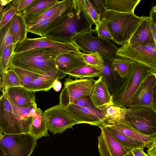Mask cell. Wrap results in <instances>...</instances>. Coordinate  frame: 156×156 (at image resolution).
<instances>
[{
	"mask_svg": "<svg viewBox=\"0 0 156 156\" xmlns=\"http://www.w3.org/2000/svg\"><path fill=\"white\" fill-rule=\"evenodd\" d=\"M7 98L15 115L23 128L25 133H28L37 108V104L35 103L28 108H20L16 106L10 98Z\"/></svg>",
	"mask_w": 156,
	"mask_h": 156,
	"instance_id": "603a6c76",
	"label": "cell"
},
{
	"mask_svg": "<svg viewBox=\"0 0 156 156\" xmlns=\"http://www.w3.org/2000/svg\"><path fill=\"white\" fill-rule=\"evenodd\" d=\"M126 109L114 105H111L102 111L107 124H112L121 119H124Z\"/></svg>",
	"mask_w": 156,
	"mask_h": 156,
	"instance_id": "1f68e13d",
	"label": "cell"
},
{
	"mask_svg": "<svg viewBox=\"0 0 156 156\" xmlns=\"http://www.w3.org/2000/svg\"><path fill=\"white\" fill-rule=\"evenodd\" d=\"M55 62L58 70L66 75L76 68L87 65L80 54L73 51L59 55Z\"/></svg>",
	"mask_w": 156,
	"mask_h": 156,
	"instance_id": "d6986e66",
	"label": "cell"
},
{
	"mask_svg": "<svg viewBox=\"0 0 156 156\" xmlns=\"http://www.w3.org/2000/svg\"><path fill=\"white\" fill-rule=\"evenodd\" d=\"M149 16L156 27V5L152 7Z\"/></svg>",
	"mask_w": 156,
	"mask_h": 156,
	"instance_id": "7dc6e473",
	"label": "cell"
},
{
	"mask_svg": "<svg viewBox=\"0 0 156 156\" xmlns=\"http://www.w3.org/2000/svg\"><path fill=\"white\" fill-rule=\"evenodd\" d=\"M151 27L155 44L156 46V27L151 20Z\"/></svg>",
	"mask_w": 156,
	"mask_h": 156,
	"instance_id": "681fc988",
	"label": "cell"
},
{
	"mask_svg": "<svg viewBox=\"0 0 156 156\" xmlns=\"http://www.w3.org/2000/svg\"><path fill=\"white\" fill-rule=\"evenodd\" d=\"M102 71L87 65L72 70L69 72L67 75H69L70 77L75 79H82L99 77L102 75Z\"/></svg>",
	"mask_w": 156,
	"mask_h": 156,
	"instance_id": "4dcf8cb0",
	"label": "cell"
},
{
	"mask_svg": "<svg viewBox=\"0 0 156 156\" xmlns=\"http://www.w3.org/2000/svg\"><path fill=\"white\" fill-rule=\"evenodd\" d=\"M66 75L59 71L51 74L41 75L32 82L22 86L30 91H48L52 87L55 80L62 79Z\"/></svg>",
	"mask_w": 156,
	"mask_h": 156,
	"instance_id": "7402d4cb",
	"label": "cell"
},
{
	"mask_svg": "<svg viewBox=\"0 0 156 156\" xmlns=\"http://www.w3.org/2000/svg\"><path fill=\"white\" fill-rule=\"evenodd\" d=\"M99 127L101 130L98 137L100 156H133L105 126Z\"/></svg>",
	"mask_w": 156,
	"mask_h": 156,
	"instance_id": "4fadbf2b",
	"label": "cell"
},
{
	"mask_svg": "<svg viewBox=\"0 0 156 156\" xmlns=\"http://www.w3.org/2000/svg\"><path fill=\"white\" fill-rule=\"evenodd\" d=\"M96 32L95 29L82 33L73 39L72 42L80 49L87 53L97 52L103 58L117 57V47L110 40L94 36L92 33Z\"/></svg>",
	"mask_w": 156,
	"mask_h": 156,
	"instance_id": "8992f818",
	"label": "cell"
},
{
	"mask_svg": "<svg viewBox=\"0 0 156 156\" xmlns=\"http://www.w3.org/2000/svg\"><path fill=\"white\" fill-rule=\"evenodd\" d=\"M151 73L148 67L133 61L129 74L113 97L114 105L127 108L139 87Z\"/></svg>",
	"mask_w": 156,
	"mask_h": 156,
	"instance_id": "277c9868",
	"label": "cell"
},
{
	"mask_svg": "<svg viewBox=\"0 0 156 156\" xmlns=\"http://www.w3.org/2000/svg\"><path fill=\"white\" fill-rule=\"evenodd\" d=\"M4 91L7 97L20 108H28L36 103L35 92L28 90L22 86L8 88Z\"/></svg>",
	"mask_w": 156,
	"mask_h": 156,
	"instance_id": "ac0fdd59",
	"label": "cell"
},
{
	"mask_svg": "<svg viewBox=\"0 0 156 156\" xmlns=\"http://www.w3.org/2000/svg\"><path fill=\"white\" fill-rule=\"evenodd\" d=\"M156 83V74L151 73L142 83L128 108L144 106L153 109V90Z\"/></svg>",
	"mask_w": 156,
	"mask_h": 156,
	"instance_id": "9a60e30c",
	"label": "cell"
},
{
	"mask_svg": "<svg viewBox=\"0 0 156 156\" xmlns=\"http://www.w3.org/2000/svg\"><path fill=\"white\" fill-rule=\"evenodd\" d=\"M16 13L15 8L10 3L4 9L3 7L0 8V28L8 23Z\"/></svg>",
	"mask_w": 156,
	"mask_h": 156,
	"instance_id": "ab89813d",
	"label": "cell"
},
{
	"mask_svg": "<svg viewBox=\"0 0 156 156\" xmlns=\"http://www.w3.org/2000/svg\"><path fill=\"white\" fill-rule=\"evenodd\" d=\"M116 55L129 58L148 67L156 74V46L149 45L133 44L127 43L118 48Z\"/></svg>",
	"mask_w": 156,
	"mask_h": 156,
	"instance_id": "ba28073f",
	"label": "cell"
},
{
	"mask_svg": "<svg viewBox=\"0 0 156 156\" xmlns=\"http://www.w3.org/2000/svg\"><path fill=\"white\" fill-rule=\"evenodd\" d=\"M44 112L37 108L29 133L36 140L43 136H49Z\"/></svg>",
	"mask_w": 156,
	"mask_h": 156,
	"instance_id": "484cf974",
	"label": "cell"
},
{
	"mask_svg": "<svg viewBox=\"0 0 156 156\" xmlns=\"http://www.w3.org/2000/svg\"><path fill=\"white\" fill-rule=\"evenodd\" d=\"M65 108L77 124L86 123L98 127L107 125L101 111L98 109L80 106L73 103Z\"/></svg>",
	"mask_w": 156,
	"mask_h": 156,
	"instance_id": "5bb4252c",
	"label": "cell"
},
{
	"mask_svg": "<svg viewBox=\"0 0 156 156\" xmlns=\"http://www.w3.org/2000/svg\"><path fill=\"white\" fill-rule=\"evenodd\" d=\"M73 104L80 106L98 109L95 108L94 105L91 101L90 96H86L80 98L75 101Z\"/></svg>",
	"mask_w": 156,
	"mask_h": 156,
	"instance_id": "7bdbcfd3",
	"label": "cell"
},
{
	"mask_svg": "<svg viewBox=\"0 0 156 156\" xmlns=\"http://www.w3.org/2000/svg\"><path fill=\"white\" fill-rule=\"evenodd\" d=\"M50 48L62 54L71 51L80 54V49L73 43H63L57 42L43 36L41 37L29 38L27 37L23 41L15 44L13 54L21 53L37 48Z\"/></svg>",
	"mask_w": 156,
	"mask_h": 156,
	"instance_id": "8fae6325",
	"label": "cell"
},
{
	"mask_svg": "<svg viewBox=\"0 0 156 156\" xmlns=\"http://www.w3.org/2000/svg\"><path fill=\"white\" fill-rule=\"evenodd\" d=\"M105 126L112 134L115 138L129 151L136 148L144 149L149 145L140 140L127 136L107 125Z\"/></svg>",
	"mask_w": 156,
	"mask_h": 156,
	"instance_id": "4316f807",
	"label": "cell"
},
{
	"mask_svg": "<svg viewBox=\"0 0 156 156\" xmlns=\"http://www.w3.org/2000/svg\"><path fill=\"white\" fill-rule=\"evenodd\" d=\"M13 0H2L0 1L1 6H3L8 4L12 1Z\"/></svg>",
	"mask_w": 156,
	"mask_h": 156,
	"instance_id": "816d5d0a",
	"label": "cell"
},
{
	"mask_svg": "<svg viewBox=\"0 0 156 156\" xmlns=\"http://www.w3.org/2000/svg\"><path fill=\"white\" fill-rule=\"evenodd\" d=\"M90 99L95 108L101 111L109 105H114L113 96L110 94L102 75L94 80Z\"/></svg>",
	"mask_w": 156,
	"mask_h": 156,
	"instance_id": "2e32d148",
	"label": "cell"
},
{
	"mask_svg": "<svg viewBox=\"0 0 156 156\" xmlns=\"http://www.w3.org/2000/svg\"><path fill=\"white\" fill-rule=\"evenodd\" d=\"M108 125L127 136L143 141L147 144L149 146L155 137L142 134L130 126L124 119H121L113 124Z\"/></svg>",
	"mask_w": 156,
	"mask_h": 156,
	"instance_id": "f1b7e54d",
	"label": "cell"
},
{
	"mask_svg": "<svg viewBox=\"0 0 156 156\" xmlns=\"http://www.w3.org/2000/svg\"><path fill=\"white\" fill-rule=\"evenodd\" d=\"M93 24L83 12L75 8L73 4L54 27L44 36L57 42L71 43L79 34L92 30Z\"/></svg>",
	"mask_w": 156,
	"mask_h": 156,
	"instance_id": "7a4b0ae2",
	"label": "cell"
},
{
	"mask_svg": "<svg viewBox=\"0 0 156 156\" xmlns=\"http://www.w3.org/2000/svg\"><path fill=\"white\" fill-rule=\"evenodd\" d=\"M11 20L12 42L15 45L27 37V27L22 12L16 13Z\"/></svg>",
	"mask_w": 156,
	"mask_h": 156,
	"instance_id": "cb8c5ba5",
	"label": "cell"
},
{
	"mask_svg": "<svg viewBox=\"0 0 156 156\" xmlns=\"http://www.w3.org/2000/svg\"><path fill=\"white\" fill-rule=\"evenodd\" d=\"M34 0H13L12 4L15 8L16 13H21Z\"/></svg>",
	"mask_w": 156,
	"mask_h": 156,
	"instance_id": "b9f144b4",
	"label": "cell"
},
{
	"mask_svg": "<svg viewBox=\"0 0 156 156\" xmlns=\"http://www.w3.org/2000/svg\"><path fill=\"white\" fill-rule=\"evenodd\" d=\"M13 44L5 47L0 53V74L9 69L10 62L15 46Z\"/></svg>",
	"mask_w": 156,
	"mask_h": 156,
	"instance_id": "f35d334b",
	"label": "cell"
},
{
	"mask_svg": "<svg viewBox=\"0 0 156 156\" xmlns=\"http://www.w3.org/2000/svg\"><path fill=\"white\" fill-rule=\"evenodd\" d=\"M134 13L107 10L100 16L105 19L108 29L116 44L123 46L129 42L143 19Z\"/></svg>",
	"mask_w": 156,
	"mask_h": 156,
	"instance_id": "3957f363",
	"label": "cell"
},
{
	"mask_svg": "<svg viewBox=\"0 0 156 156\" xmlns=\"http://www.w3.org/2000/svg\"><path fill=\"white\" fill-rule=\"evenodd\" d=\"M133 61L129 58L119 56L114 58L112 64L115 71L122 78L125 79L129 74Z\"/></svg>",
	"mask_w": 156,
	"mask_h": 156,
	"instance_id": "d6a6232c",
	"label": "cell"
},
{
	"mask_svg": "<svg viewBox=\"0 0 156 156\" xmlns=\"http://www.w3.org/2000/svg\"><path fill=\"white\" fill-rule=\"evenodd\" d=\"M73 7L83 11L94 24L96 30L101 21L100 16L90 0H73Z\"/></svg>",
	"mask_w": 156,
	"mask_h": 156,
	"instance_id": "f546056e",
	"label": "cell"
},
{
	"mask_svg": "<svg viewBox=\"0 0 156 156\" xmlns=\"http://www.w3.org/2000/svg\"><path fill=\"white\" fill-rule=\"evenodd\" d=\"M0 87L1 90L21 86L19 79L16 73L10 69L1 74L0 77Z\"/></svg>",
	"mask_w": 156,
	"mask_h": 156,
	"instance_id": "836d02e7",
	"label": "cell"
},
{
	"mask_svg": "<svg viewBox=\"0 0 156 156\" xmlns=\"http://www.w3.org/2000/svg\"><path fill=\"white\" fill-rule=\"evenodd\" d=\"M113 58H103L104 66L102 74L111 94L113 97L116 93L125 79L121 78L115 71L112 64Z\"/></svg>",
	"mask_w": 156,
	"mask_h": 156,
	"instance_id": "ffe728a7",
	"label": "cell"
},
{
	"mask_svg": "<svg viewBox=\"0 0 156 156\" xmlns=\"http://www.w3.org/2000/svg\"><path fill=\"white\" fill-rule=\"evenodd\" d=\"M93 78L72 79L66 78L64 87L59 97V105L66 108L76 100L83 97L90 96L94 86Z\"/></svg>",
	"mask_w": 156,
	"mask_h": 156,
	"instance_id": "9c48e42d",
	"label": "cell"
},
{
	"mask_svg": "<svg viewBox=\"0 0 156 156\" xmlns=\"http://www.w3.org/2000/svg\"><path fill=\"white\" fill-rule=\"evenodd\" d=\"M37 145L29 133L8 134L0 130V156H30Z\"/></svg>",
	"mask_w": 156,
	"mask_h": 156,
	"instance_id": "5b68a950",
	"label": "cell"
},
{
	"mask_svg": "<svg viewBox=\"0 0 156 156\" xmlns=\"http://www.w3.org/2000/svg\"><path fill=\"white\" fill-rule=\"evenodd\" d=\"M147 152L150 156H156V136L147 147Z\"/></svg>",
	"mask_w": 156,
	"mask_h": 156,
	"instance_id": "f6af8a7d",
	"label": "cell"
},
{
	"mask_svg": "<svg viewBox=\"0 0 156 156\" xmlns=\"http://www.w3.org/2000/svg\"><path fill=\"white\" fill-rule=\"evenodd\" d=\"M70 0H64L37 13L24 16L27 27L34 25L41 20L49 17L67 4Z\"/></svg>",
	"mask_w": 156,
	"mask_h": 156,
	"instance_id": "d4e9b609",
	"label": "cell"
},
{
	"mask_svg": "<svg viewBox=\"0 0 156 156\" xmlns=\"http://www.w3.org/2000/svg\"><path fill=\"white\" fill-rule=\"evenodd\" d=\"M62 83L61 82L57 80H55L54 83L52 88L56 92L59 91L62 88Z\"/></svg>",
	"mask_w": 156,
	"mask_h": 156,
	"instance_id": "c3c4849f",
	"label": "cell"
},
{
	"mask_svg": "<svg viewBox=\"0 0 156 156\" xmlns=\"http://www.w3.org/2000/svg\"><path fill=\"white\" fill-rule=\"evenodd\" d=\"M100 16L107 10L105 8L104 0H90Z\"/></svg>",
	"mask_w": 156,
	"mask_h": 156,
	"instance_id": "ee69618b",
	"label": "cell"
},
{
	"mask_svg": "<svg viewBox=\"0 0 156 156\" xmlns=\"http://www.w3.org/2000/svg\"><path fill=\"white\" fill-rule=\"evenodd\" d=\"M124 120L142 134L156 136V112L153 109L144 106L126 108Z\"/></svg>",
	"mask_w": 156,
	"mask_h": 156,
	"instance_id": "52a82bcc",
	"label": "cell"
},
{
	"mask_svg": "<svg viewBox=\"0 0 156 156\" xmlns=\"http://www.w3.org/2000/svg\"><path fill=\"white\" fill-rule=\"evenodd\" d=\"M73 0L61 8L52 16L45 19L38 23L27 27L28 32L41 37L53 29L62 16L73 5Z\"/></svg>",
	"mask_w": 156,
	"mask_h": 156,
	"instance_id": "e0dca14e",
	"label": "cell"
},
{
	"mask_svg": "<svg viewBox=\"0 0 156 156\" xmlns=\"http://www.w3.org/2000/svg\"><path fill=\"white\" fill-rule=\"evenodd\" d=\"M9 68L12 70L16 73L19 79L21 86L30 83L41 75L27 70L11 66H9Z\"/></svg>",
	"mask_w": 156,
	"mask_h": 156,
	"instance_id": "d590c367",
	"label": "cell"
},
{
	"mask_svg": "<svg viewBox=\"0 0 156 156\" xmlns=\"http://www.w3.org/2000/svg\"><path fill=\"white\" fill-rule=\"evenodd\" d=\"M153 109L156 112V83L153 90Z\"/></svg>",
	"mask_w": 156,
	"mask_h": 156,
	"instance_id": "f907efd6",
	"label": "cell"
},
{
	"mask_svg": "<svg viewBox=\"0 0 156 156\" xmlns=\"http://www.w3.org/2000/svg\"><path fill=\"white\" fill-rule=\"evenodd\" d=\"M0 53L6 47L12 44L11 20L0 28Z\"/></svg>",
	"mask_w": 156,
	"mask_h": 156,
	"instance_id": "74e56055",
	"label": "cell"
},
{
	"mask_svg": "<svg viewBox=\"0 0 156 156\" xmlns=\"http://www.w3.org/2000/svg\"><path fill=\"white\" fill-rule=\"evenodd\" d=\"M150 16L143 19L129 42L133 44L149 45L155 44L151 27Z\"/></svg>",
	"mask_w": 156,
	"mask_h": 156,
	"instance_id": "44dd1931",
	"label": "cell"
},
{
	"mask_svg": "<svg viewBox=\"0 0 156 156\" xmlns=\"http://www.w3.org/2000/svg\"><path fill=\"white\" fill-rule=\"evenodd\" d=\"M80 54L87 65L102 71L104 66L103 58L98 53L86 54L81 52Z\"/></svg>",
	"mask_w": 156,
	"mask_h": 156,
	"instance_id": "8d00e7d4",
	"label": "cell"
},
{
	"mask_svg": "<svg viewBox=\"0 0 156 156\" xmlns=\"http://www.w3.org/2000/svg\"><path fill=\"white\" fill-rule=\"evenodd\" d=\"M143 149L136 148L130 151L133 156H148L149 155L145 153Z\"/></svg>",
	"mask_w": 156,
	"mask_h": 156,
	"instance_id": "bcb514c9",
	"label": "cell"
},
{
	"mask_svg": "<svg viewBox=\"0 0 156 156\" xmlns=\"http://www.w3.org/2000/svg\"><path fill=\"white\" fill-rule=\"evenodd\" d=\"M140 0H104L107 10L124 13H134V10Z\"/></svg>",
	"mask_w": 156,
	"mask_h": 156,
	"instance_id": "83f0119b",
	"label": "cell"
},
{
	"mask_svg": "<svg viewBox=\"0 0 156 156\" xmlns=\"http://www.w3.org/2000/svg\"><path fill=\"white\" fill-rule=\"evenodd\" d=\"M44 113L48 130L54 134L62 133L77 124L66 108L59 104L49 108Z\"/></svg>",
	"mask_w": 156,
	"mask_h": 156,
	"instance_id": "30bf717a",
	"label": "cell"
},
{
	"mask_svg": "<svg viewBox=\"0 0 156 156\" xmlns=\"http://www.w3.org/2000/svg\"><path fill=\"white\" fill-rule=\"evenodd\" d=\"M96 30L98 37L109 40H112L107 27L106 20L104 18L101 19L100 23Z\"/></svg>",
	"mask_w": 156,
	"mask_h": 156,
	"instance_id": "60d3db41",
	"label": "cell"
},
{
	"mask_svg": "<svg viewBox=\"0 0 156 156\" xmlns=\"http://www.w3.org/2000/svg\"><path fill=\"white\" fill-rule=\"evenodd\" d=\"M62 54L50 48H34L12 55L9 66L43 75L59 71L55 65L57 57Z\"/></svg>",
	"mask_w": 156,
	"mask_h": 156,
	"instance_id": "6da1fadb",
	"label": "cell"
},
{
	"mask_svg": "<svg viewBox=\"0 0 156 156\" xmlns=\"http://www.w3.org/2000/svg\"><path fill=\"white\" fill-rule=\"evenodd\" d=\"M0 98V129L4 133L8 134L25 133L23 128L15 115L5 92Z\"/></svg>",
	"mask_w": 156,
	"mask_h": 156,
	"instance_id": "7c38bea8",
	"label": "cell"
},
{
	"mask_svg": "<svg viewBox=\"0 0 156 156\" xmlns=\"http://www.w3.org/2000/svg\"><path fill=\"white\" fill-rule=\"evenodd\" d=\"M58 0H34L22 12L23 16L41 11L58 2Z\"/></svg>",
	"mask_w": 156,
	"mask_h": 156,
	"instance_id": "e575fe53",
	"label": "cell"
}]
</instances>
